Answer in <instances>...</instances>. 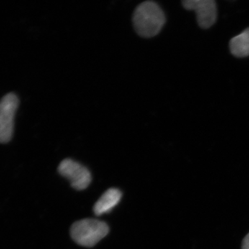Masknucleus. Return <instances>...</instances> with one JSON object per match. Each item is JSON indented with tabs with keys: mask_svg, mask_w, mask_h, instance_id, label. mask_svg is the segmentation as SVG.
Segmentation results:
<instances>
[{
	"mask_svg": "<svg viewBox=\"0 0 249 249\" xmlns=\"http://www.w3.org/2000/svg\"><path fill=\"white\" fill-rule=\"evenodd\" d=\"M133 25L136 32L142 37L158 35L165 23L163 10L153 1H146L136 8L133 15Z\"/></svg>",
	"mask_w": 249,
	"mask_h": 249,
	"instance_id": "obj_1",
	"label": "nucleus"
},
{
	"mask_svg": "<svg viewBox=\"0 0 249 249\" xmlns=\"http://www.w3.org/2000/svg\"><path fill=\"white\" fill-rule=\"evenodd\" d=\"M109 231L106 222L85 219L73 223L70 230L72 239L79 245L92 247L104 238Z\"/></svg>",
	"mask_w": 249,
	"mask_h": 249,
	"instance_id": "obj_2",
	"label": "nucleus"
},
{
	"mask_svg": "<svg viewBox=\"0 0 249 249\" xmlns=\"http://www.w3.org/2000/svg\"><path fill=\"white\" fill-rule=\"evenodd\" d=\"M19 100L15 93H8L0 101V142L6 143L14 134L15 116Z\"/></svg>",
	"mask_w": 249,
	"mask_h": 249,
	"instance_id": "obj_3",
	"label": "nucleus"
},
{
	"mask_svg": "<svg viewBox=\"0 0 249 249\" xmlns=\"http://www.w3.org/2000/svg\"><path fill=\"white\" fill-rule=\"evenodd\" d=\"M58 172L71 183V186L78 191L86 189L91 181L89 170L75 160L66 159L59 164Z\"/></svg>",
	"mask_w": 249,
	"mask_h": 249,
	"instance_id": "obj_4",
	"label": "nucleus"
},
{
	"mask_svg": "<svg viewBox=\"0 0 249 249\" xmlns=\"http://www.w3.org/2000/svg\"><path fill=\"white\" fill-rule=\"evenodd\" d=\"M183 7L188 11H196L199 27L209 29L217 20V4L214 0H185Z\"/></svg>",
	"mask_w": 249,
	"mask_h": 249,
	"instance_id": "obj_5",
	"label": "nucleus"
},
{
	"mask_svg": "<svg viewBox=\"0 0 249 249\" xmlns=\"http://www.w3.org/2000/svg\"><path fill=\"white\" fill-rule=\"evenodd\" d=\"M121 197L122 193L119 189L109 188L96 201L93 206V212L98 216L110 212L119 204Z\"/></svg>",
	"mask_w": 249,
	"mask_h": 249,
	"instance_id": "obj_6",
	"label": "nucleus"
},
{
	"mask_svg": "<svg viewBox=\"0 0 249 249\" xmlns=\"http://www.w3.org/2000/svg\"><path fill=\"white\" fill-rule=\"evenodd\" d=\"M231 52L237 58L249 55V27L239 35L232 37L229 43Z\"/></svg>",
	"mask_w": 249,
	"mask_h": 249,
	"instance_id": "obj_7",
	"label": "nucleus"
},
{
	"mask_svg": "<svg viewBox=\"0 0 249 249\" xmlns=\"http://www.w3.org/2000/svg\"><path fill=\"white\" fill-rule=\"evenodd\" d=\"M242 249H249V232L242 240Z\"/></svg>",
	"mask_w": 249,
	"mask_h": 249,
	"instance_id": "obj_8",
	"label": "nucleus"
}]
</instances>
